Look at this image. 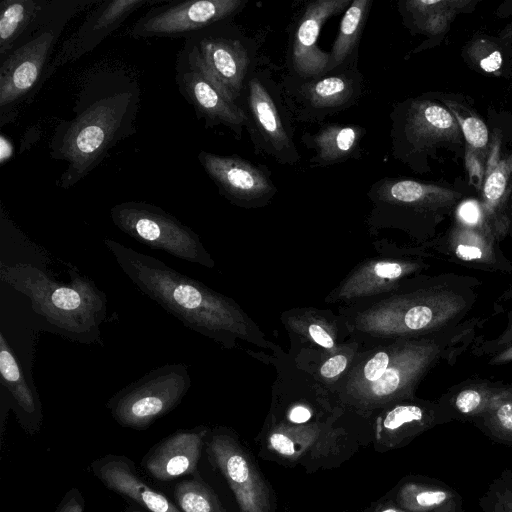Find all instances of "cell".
Here are the masks:
<instances>
[{
    "label": "cell",
    "mask_w": 512,
    "mask_h": 512,
    "mask_svg": "<svg viewBox=\"0 0 512 512\" xmlns=\"http://www.w3.org/2000/svg\"><path fill=\"white\" fill-rule=\"evenodd\" d=\"M139 102L138 83L124 71L101 70L84 81L74 116L55 126L49 143L51 158L67 163L59 187L75 186L115 145L136 132Z\"/></svg>",
    "instance_id": "obj_1"
},
{
    "label": "cell",
    "mask_w": 512,
    "mask_h": 512,
    "mask_svg": "<svg viewBox=\"0 0 512 512\" xmlns=\"http://www.w3.org/2000/svg\"><path fill=\"white\" fill-rule=\"evenodd\" d=\"M69 274V282L62 283L28 263L0 264V279L25 295L55 333L80 343L99 342L106 295L76 268Z\"/></svg>",
    "instance_id": "obj_2"
},
{
    "label": "cell",
    "mask_w": 512,
    "mask_h": 512,
    "mask_svg": "<svg viewBox=\"0 0 512 512\" xmlns=\"http://www.w3.org/2000/svg\"><path fill=\"white\" fill-rule=\"evenodd\" d=\"M104 244L134 285L184 326L209 336L229 326L226 303L202 283L115 240Z\"/></svg>",
    "instance_id": "obj_3"
},
{
    "label": "cell",
    "mask_w": 512,
    "mask_h": 512,
    "mask_svg": "<svg viewBox=\"0 0 512 512\" xmlns=\"http://www.w3.org/2000/svg\"><path fill=\"white\" fill-rule=\"evenodd\" d=\"M190 386L185 364H165L119 390L107 401L106 408L122 427L144 430L174 410Z\"/></svg>",
    "instance_id": "obj_4"
},
{
    "label": "cell",
    "mask_w": 512,
    "mask_h": 512,
    "mask_svg": "<svg viewBox=\"0 0 512 512\" xmlns=\"http://www.w3.org/2000/svg\"><path fill=\"white\" fill-rule=\"evenodd\" d=\"M71 18L58 19L36 31L0 60V126L11 123L18 109L48 79L54 47Z\"/></svg>",
    "instance_id": "obj_5"
},
{
    "label": "cell",
    "mask_w": 512,
    "mask_h": 512,
    "mask_svg": "<svg viewBox=\"0 0 512 512\" xmlns=\"http://www.w3.org/2000/svg\"><path fill=\"white\" fill-rule=\"evenodd\" d=\"M114 225L136 241L178 259L211 266L212 260L199 236L162 208L140 201H127L110 209Z\"/></svg>",
    "instance_id": "obj_6"
},
{
    "label": "cell",
    "mask_w": 512,
    "mask_h": 512,
    "mask_svg": "<svg viewBox=\"0 0 512 512\" xmlns=\"http://www.w3.org/2000/svg\"><path fill=\"white\" fill-rule=\"evenodd\" d=\"M245 5L242 0L161 1L150 7L129 29L133 38L184 39L206 27L224 22Z\"/></svg>",
    "instance_id": "obj_7"
},
{
    "label": "cell",
    "mask_w": 512,
    "mask_h": 512,
    "mask_svg": "<svg viewBox=\"0 0 512 512\" xmlns=\"http://www.w3.org/2000/svg\"><path fill=\"white\" fill-rule=\"evenodd\" d=\"M175 80L178 90L194 108L206 127L224 125L236 134L249 129L248 113L232 101L211 79L194 49L184 43L176 60Z\"/></svg>",
    "instance_id": "obj_8"
},
{
    "label": "cell",
    "mask_w": 512,
    "mask_h": 512,
    "mask_svg": "<svg viewBox=\"0 0 512 512\" xmlns=\"http://www.w3.org/2000/svg\"><path fill=\"white\" fill-rule=\"evenodd\" d=\"M213 82L234 102L246 88L251 56L243 41L225 23L206 27L185 38Z\"/></svg>",
    "instance_id": "obj_9"
},
{
    "label": "cell",
    "mask_w": 512,
    "mask_h": 512,
    "mask_svg": "<svg viewBox=\"0 0 512 512\" xmlns=\"http://www.w3.org/2000/svg\"><path fill=\"white\" fill-rule=\"evenodd\" d=\"M252 133L260 147L283 164L299 161L290 121L279 91L266 72L251 73L245 88Z\"/></svg>",
    "instance_id": "obj_10"
},
{
    "label": "cell",
    "mask_w": 512,
    "mask_h": 512,
    "mask_svg": "<svg viewBox=\"0 0 512 512\" xmlns=\"http://www.w3.org/2000/svg\"><path fill=\"white\" fill-rule=\"evenodd\" d=\"M392 117L394 153L403 147L404 152H422L443 143L455 144L463 136L453 114L427 99L405 103L403 110L398 107Z\"/></svg>",
    "instance_id": "obj_11"
},
{
    "label": "cell",
    "mask_w": 512,
    "mask_h": 512,
    "mask_svg": "<svg viewBox=\"0 0 512 512\" xmlns=\"http://www.w3.org/2000/svg\"><path fill=\"white\" fill-rule=\"evenodd\" d=\"M210 461L221 471L241 512H272L268 486L251 458L225 433H214L207 442Z\"/></svg>",
    "instance_id": "obj_12"
},
{
    "label": "cell",
    "mask_w": 512,
    "mask_h": 512,
    "mask_svg": "<svg viewBox=\"0 0 512 512\" xmlns=\"http://www.w3.org/2000/svg\"><path fill=\"white\" fill-rule=\"evenodd\" d=\"M162 0H101L88 13L78 29L63 43L52 58L48 78L59 67L74 62L95 49L118 29L136 10Z\"/></svg>",
    "instance_id": "obj_13"
},
{
    "label": "cell",
    "mask_w": 512,
    "mask_h": 512,
    "mask_svg": "<svg viewBox=\"0 0 512 512\" xmlns=\"http://www.w3.org/2000/svg\"><path fill=\"white\" fill-rule=\"evenodd\" d=\"M291 91L301 119L319 120L354 104L362 92V76L355 67H340L321 76L300 79Z\"/></svg>",
    "instance_id": "obj_14"
},
{
    "label": "cell",
    "mask_w": 512,
    "mask_h": 512,
    "mask_svg": "<svg viewBox=\"0 0 512 512\" xmlns=\"http://www.w3.org/2000/svg\"><path fill=\"white\" fill-rule=\"evenodd\" d=\"M198 160L219 192L234 203L261 202L275 194L269 172L245 159L202 150Z\"/></svg>",
    "instance_id": "obj_15"
},
{
    "label": "cell",
    "mask_w": 512,
    "mask_h": 512,
    "mask_svg": "<svg viewBox=\"0 0 512 512\" xmlns=\"http://www.w3.org/2000/svg\"><path fill=\"white\" fill-rule=\"evenodd\" d=\"M349 0H316L309 2L293 33L290 63L300 79H309L330 72V55L317 45L326 21L349 7Z\"/></svg>",
    "instance_id": "obj_16"
},
{
    "label": "cell",
    "mask_w": 512,
    "mask_h": 512,
    "mask_svg": "<svg viewBox=\"0 0 512 512\" xmlns=\"http://www.w3.org/2000/svg\"><path fill=\"white\" fill-rule=\"evenodd\" d=\"M207 429L178 430L155 444L141 466L155 480L168 482L197 472Z\"/></svg>",
    "instance_id": "obj_17"
},
{
    "label": "cell",
    "mask_w": 512,
    "mask_h": 512,
    "mask_svg": "<svg viewBox=\"0 0 512 512\" xmlns=\"http://www.w3.org/2000/svg\"><path fill=\"white\" fill-rule=\"evenodd\" d=\"M90 469L108 489L148 512H182L165 495L154 489L123 455H106L93 461Z\"/></svg>",
    "instance_id": "obj_18"
},
{
    "label": "cell",
    "mask_w": 512,
    "mask_h": 512,
    "mask_svg": "<svg viewBox=\"0 0 512 512\" xmlns=\"http://www.w3.org/2000/svg\"><path fill=\"white\" fill-rule=\"evenodd\" d=\"M512 187V153L502 155L500 141L489 144L484 178L481 186L484 222L497 241L510 230L508 201Z\"/></svg>",
    "instance_id": "obj_19"
},
{
    "label": "cell",
    "mask_w": 512,
    "mask_h": 512,
    "mask_svg": "<svg viewBox=\"0 0 512 512\" xmlns=\"http://www.w3.org/2000/svg\"><path fill=\"white\" fill-rule=\"evenodd\" d=\"M378 203L402 206L423 211L449 209L461 195L453 190L411 179L383 178L369 191Z\"/></svg>",
    "instance_id": "obj_20"
},
{
    "label": "cell",
    "mask_w": 512,
    "mask_h": 512,
    "mask_svg": "<svg viewBox=\"0 0 512 512\" xmlns=\"http://www.w3.org/2000/svg\"><path fill=\"white\" fill-rule=\"evenodd\" d=\"M497 240L485 226H468L455 222L451 228L448 250L458 260L488 268L512 271L509 263L496 247Z\"/></svg>",
    "instance_id": "obj_21"
},
{
    "label": "cell",
    "mask_w": 512,
    "mask_h": 512,
    "mask_svg": "<svg viewBox=\"0 0 512 512\" xmlns=\"http://www.w3.org/2000/svg\"><path fill=\"white\" fill-rule=\"evenodd\" d=\"M365 129L358 125L328 124L313 135H304L305 145L315 150L310 162L329 166L356 155Z\"/></svg>",
    "instance_id": "obj_22"
},
{
    "label": "cell",
    "mask_w": 512,
    "mask_h": 512,
    "mask_svg": "<svg viewBox=\"0 0 512 512\" xmlns=\"http://www.w3.org/2000/svg\"><path fill=\"white\" fill-rule=\"evenodd\" d=\"M1 385L8 391L16 410L27 418L41 420L39 395L29 380L19 360L11 349L5 335L0 334Z\"/></svg>",
    "instance_id": "obj_23"
},
{
    "label": "cell",
    "mask_w": 512,
    "mask_h": 512,
    "mask_svg": "<svg viewBox=\"0 0 512 512\" xmlns=\"http://www.w3.org/2000/svg\"><path fill=\"white\" fill-rule=\"evenodd\" d=\"M472 4L467 0H411L403 3V15L412 29L435 36L445 32L456 15Z\"/></svg>",
    "instance_id": "obj_24"
},
{
    "label": "cell",
    "mask_w": 512,
    "mask_h": 512,
    "mask_svg": "<svg viewBox=\"0 0 512 512\" xmlns=\"http://www.w3.org/2000/svg\"><path fill=\"white\" fill-rule=\"evenodd\" d=\"M397 506L407 512H457L459 496L447 486L408 481L397 495Z\"/></svg>",
    "instance_id": "obj_25"
},
{
    "label": "cell",
    "mask_w": 512,
    "mask_h": 512,
    "mask_svg": "<svg viewBox=\"0 0 512 512\" xmlns=\"http://www.w3.org/2000/svg\"><path fill=\"white\" fill-rule=\"evenodd\" d=\"M371 5V0H354L346 9L329 53L330 71L347 64L348 57L357 48Z\"/></svg>",
    "instance_id": "obj_26"
},
{
    "label": "cell",
    "mask_w": 512,
    "mask_h": 512,
    "mask_svg": "<svg viewBox=\"0 0 512 512\" xmlns=\"http://www.w3.org/2000/svg\"><path fill=\"white\" fill-rule=\"evenodd\" d=\"M501 382L473 380L462 383L444 395L455 419L472 421L481 415L499 390Z\"/></svg>",
    "instance_id": "obj_27"
},
{
    "label": "cell",
    "mask_w": 512,
    "mask_h": 512,
    "mask_svg": "<svg viewBox=\"0 0 512 512\" xmlns=\"http://www.w3.org/2000/svg\"><path fill=\"white\" fill-rule=\"evenodd\" d=\"M471 422L494 441L512 446V383H502L485 411Z\"/></svg>",
    "instance_id": "obj_28"
},
{
    "label": "cell",
    "mask_w": 512,
    "mask_h": 512,
    "mask_svg": "<svg viewBox=\"0 0 512 512\" xmlns=\"http://www.w3.org/2000/svg\"><path fill=\"white\" fill-rule=\"evenodd\" d=\"M173 494L182 512H224L216 494L201 479L178 482Z\"/></svg>",
    "instance_id": "obj_29"
},
{
    "label": "cell",
    "mask_w": 512,
    "mask_h": 512,
    "mask_svg": "<svg viewBox=\"0 0 512 512\" xmlns=\"http://www.w3.org/2000/svg\"><path fill=\"white\" fill-rule=\"evenodd\" d=\"M449 111L459 124L469 151L482 160L487 159L489 150V132L485 123L457 102L445 100Z\"/></svg>",
    "instance_id": "obj_30"
},
{
    "label": "cell",
    "mask_w": 512,
    "mask_h": 512,
    "mask_svg": "<svg viewBox=\"0 0 512 512\" xmlns=\"http://www.w3.org/2000/svg\"><path fill=\"white\" fill-rule=\"evenodd\" d=\"M483 512H512V472L505 469L479 500Z\"/></svg>",
    "instance_id": "obj_31"
},
{
    "label": "cell",
    "mask_w": 512,
    "mask_h": 512,
    "mask_svg": "<svg viewBox=\"0 0 512 512\" xmlns=\"http://www.w3.org/2000/svg\"><path fill=\"white\" fill-rule=\"evenodd\" d=\"M468 55L482 71L497 73L501 70L503 57L497 47L489 40L477 39L471 42Z\"/></svg>",
    "instance_id": "obj_32"
},
{
    "label": "cell",
    "mask_w": 512,
    "mask_h": 512,
    "mask_svg": "<svg viewBox=\"0 0 512 512\" xmlns=\"http://www.w3.org/2000/svg\"><path fill=\"white\" fill-rule=\"evenodd\" d=\"M456 221L468 226L487 227L484 222L481 203L475 199L464 200L458 205Z\"/></svg>",
    "instance_id": "obj_33"
},
{
    "label": "cell",
    "mask_w": 512,
    "mask_h": 512,
    "mask_svg": "<svg viewBox=\"0 0 512 512\" xmlns=\"http://www.w3.org/2000/svg\"><path fill=\"white\" fill-rule=\"evenodd\" d=\"M390 357L386 352H379L371 358L364 367V376L367 381L379 380L387 371Z\"/></svg>",
    "instance_id": "obj_34"
},
{
    "label": "cell",
    "mask_w": 512,
    "mask_h": 512,
    "mask_svg": "<svg viewBox=\"0 0 512 512\" xmlns=\"http://www.w3.org/2000/svg\"><path fill=\"white\" fill-rule=\"evenodd\" d=\"M512 344V314L509 316V320L506 328L502 331V333L494 340L486 342L483 344L481 349L483 352L488 354H495L507 346Z\"/></svg>",
    "instance_id": "obj_35"
},
{
    "label": "cell",
    "mask_w": 512,
    "mask_h": 512,
    "mask_svg": "<svg viewBox=\"0 0 512 512\" xmlns=\"http://www.w3.org/2000/svg\"><path fill=\"white\" fill-rule=\"evenodd\" d=\"M85 502L77 488L70 489L62 498L55 512H84Z\"/></svg>",
    "instance_id": "obj_36"
},
{
    "label": "cell",
    "mask_w": 512,
    "mask_h": 512,
    "mask_svg": "<svg viewBox=\"0 0 512 512\" xmlns=\"http://www.w3.org/2000/svg\"><path fill=\"white\" fill-rule=\"evenodd\" d=\"M270 446L279 454L294 456L296 453L295 443L285 433L276 432L269 438Z\"/></svg>",
    "instance_id": "obj_37"
},
{
    "label": "cell",
    "mask_w": 512,
    "mask_h": 512,
    "mask_svg": "<svg viewBox=\"0 0 512 512\" xmlns=\"http://www.w3.org/2000/svg\"><path fill=\"white\" fill-rule=\"evenodd\" d=\"M347 359L344 355L329 358L321 367L320 372L325 378H333L344 371Z\"/></svg>",
    "instance_id": "obj_38"
},
{
    "label": "cell",
    "mask_w": 512,
    "mask_h": 512,
    "mask_svg": "<svg viewBox=\"0 0 512 512\" xmlns=\"http://www.w3.org/2000/svg\"><path fill=\"white\" fill-rule=\"evenodd\" d=\"M405 268L397 262H379L376 264L374 271L380 278L396 279L400 277Z\"/></svg>",
    "instance_id": "obj_39"
},
{
    "label": "cell",
    "mask_w": 512,
    "mask_h": 512,
    "mask_svg": "<svg viewBox=\"0 0 512 512\" xmlns=\"http://www.w3.org/2000/svg\"><path fill=\"white\" fill-rule=\"evenodd\" d=\"M309 334L312 339L324 348H332L334 343L330 335L319 325L309 326Z\"/></svg>",
    "instance_id": "obj_40"
},
{
    "label": "cell",
    "mask_w": 512,
    "mask_h": 512,
    "mask_svg": "<svg viewBox=\"0 0 512 512\" xmlns=\"http://www.w3.org/2000/svg\"><path fill=\"white\" fill-rule=\"evenodd\" d=\"M311 417V412L309 409L303 406H296L294 407L289 414V419L293 423H305L307 422Z\"/></svg>",
    "instance_id": "obj_41"
},
{
    "label": "cell",
    "mask_w": 512,
    "mask_h": 512,
    "mask_svg": "<svg viewBox=\"0 0 512 512\" xmlns=\"http://www.w3.org/2000/svg\"><path fill=\"white\" fill-rule=\"evenodd\" d=\"M13 155L12 143L3 134L0 135V163L4 165Z\"/></svg>",
    "instance_id": "obj_42"
},
{
    "label": "cell",
    "mask_w": 512,
    "mask_h": 512,
    "mask_svg": "<svg viewBox=\"0 0 512 512\" xmlns=\"http://www.w3.org/2000/svg\"><path fill=\"white\" fill-rule=\"evenodd\" d=\"M510 361H512V344L493 354L492 358L489 360V364L500 365Z\"/></svg>",
    "instance_id": "obj_43"
},
{
    "label": "cell",
    "mask_w": 512,
    "mask_h": 512,
    "mask_svg": "<svg viewBox=\"0 0 512 512\" xmlns=\"http://www.w3.org/2000/svg\"><path fill=\"white\" fill-rule=\"evenodd\" d=\"M508 216H509V223H510L509 231H511V233H512V187H511V192H510L509 201H508Z\"/></svg>",
    "instance_id": "obj_44"
},
{
    "label": "cell",
    "mask_w": 512,
    "mask_h": 512,
    "mask_svg": "<svg viewBox=\"0 0 512 512\" xmlns=\"http://www.w3.org/2000/svg\"><path fill=\"white\" fill-rule=\"evenodd\" d=\"M125 512H144L143 510H140V509H137V508H134V507H127Z\"/></svg>",
    "instance_id": "obj_45"
},
{
    "label": "cell",
    "mask_w": 512,
    "mask_h": 512,
    "mask_svg": "<svg viewBox=\"0 0 512 512\" xmlns=\"http://www.w3.org/2000/svg\"><path fill=\"white\" fill-rule=\"evenodd\" d=\"M405 512H407V511H405Z\"/></svg>",
    "instance_id": "obj_46"
}]
</instances>
